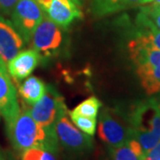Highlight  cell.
Wrapping results in <instances>:
<instances>
[{
    "mask_svg": "<svg viewBox=\"0 0 160 160\" xmlns=\"http://www.w3.org/2000/svg\"><path fill=\"white\" fill-rule=\"evenodd\" d=\"M6 134L16 151L22 153L31 148H40L56 154L59 150L56 133L48 132L38 124L29 109L20 110L13 119L6 123Z\"/></svg>",
    "mask_w": 160,
    "mask_h": 160,
    "instance_id": "cell-1",
    "label": "cell"
},
{
    "mask_svg": "<svg viewBox=\"0 0 160 160\" xmlns=\"http://www.w3.org/2000/svg\"><path fill=\"white\" fill-rule=\"evenodd\" d=\"M127 48L144 91L149 96L160 94L159 49L132 32Z\"/></svg>",
    "mask_w": 160,
    "mask_h": 160,
    "instance_id": "cell-2",
    "label": "cell"
},
{
    "mask_svg": "<svg viewBox=\"0 0 160 160\" xmlns=\"http://www.w3.org/2000/svg\"><path fill=\"white\" fill-rule=\"evenodd\" d=\"M132 138L141 144L145 155L160 141V102L155 98L141 101L126 113Z\"/></svg>",
    "mask_w": 160,
    "mask_h": 160,
    "instance_id": "cell-3",
    "label": "cell"
},
{
    "mask_svg": "<svg viewBox=\"0 0 160 160\" xmlns=\"http://www.w3.org/2000/svg\"><path fill=\"white\" fill-rule=\"evenodd\" d=\"M98 135L109 148H117L125 144L132 138L126 113L119 109H102L98 122Z\"/></svg>",
    "mask_w": 160,
    "mask_h": 160,
    "instance_id": "cell-4",
    "label": "cell"
},
{
    "mask_svg": "<svg viewBox=\"0 0 160 160\" xmlns=\"http://www.w3.org/2000/svg\"><path fill=\"white\" fill-rule=\"evenodd\" d=\"M29 110L35 121L50 132H55L58 119L69 112L62 94L52 85L46 86L44 96Z\"/></svg>",
    "mask_w": 160,
    "mask_h": 160,
    "instance_id": "cell-5",
    "label": "cell"
},
{
    "mask_svg": "<svg viewBox=\"0 0 160 160\" xmlns=\"http://www.w3.org/2000/svg\"><path fill=\"white\" fill-rule=\"evenodd\" d=\"M68 114L69 112L63 114L55 124L59 146L69 155L82 157L92 149L93 140L91 135L75 126L68 118Z\"/></svg>",
    "mask_w": 160,
    "mask_h": 160,
    "instance_id": "cell-6",
    "label": "cell"
},
{
    "mask_svg": "<svg viewBox=\"0 0 160 160\" xmlns=\"http://www.w3.org/2000/svg\"><path fill=\"white\" fill-rule=\"evenodd\" d=\"M32 48L38 52L41 58L52 57L61 51L63 43L62 28L44 17L38 25L31 38Z\"/></svg>",
    "mask_w": 160,
    "mask_h": 160,
    "instance_id": "cell-7",
    "label": "cell"
},
{
    "mask_svg": "<svg viewBox=\"0 0 160 160\" xmlns=\"http://www.w3.org/2000/svg\"><path fill=\"white\" fill-rule=\"evenodd\" d=\"M45 17V12L34 0H19L11 13L12 22L26 43H29L35 29Z\"/></svg>",
    "mask_w": 160,
    "mask_h": 160,
    "instance_id": "cell-8",
    "label": "cell"
},
{
    "mask_svg": "<svg viewBox=\"0 0 160 160\" xmlns=\"http://www.w3.org/2000/svg\"><path fill=\"white\" fill-rule=\"evenodd\" d=\"M20 110L16 88L11 80L6 63L0 59V114L7 123L13 119Z\"/></svg>",
    "mask_w": 160,
    "mask_h": 160,
    "instance_id": "cell-9",
    "label": "cell"
},
{
    "mask_svg": "<svg viewBox=\"0 0 160 160\" xmlns=\"http://www.w3.org/2000/svg\"><path fill=\"white\" fill-rule=\"evenodd\" d=\"M26 45L12 21L0 15V59L7 64Z\"/></svg>",
    "mask_w": 160,
    "mask_h": 160,
    "instance_id": "cell-10",
    "label": "cell"
},
{
    "mask_svg": "<svg viewBox=\"0 0 160 160\" xmlns=\"http://www.w3.org/2000/svg\"><path fill=\"white\" fill-rule=\"evenodd\" d=\"M45 12L46 17L62 29H67L75 20L83 16L79 6L71 0H52Z\"/></svg>",
    "mask_w": 160,
    "mask_h": 160,
    "instance_id": "cell-11",
    "label": "cell"
},
{
    "mask_svg": "<svg viewBox=\"0 0 160 160\" xmlns=\"http://www.w3.org/2000/svg\"><path fill=\"white\" fill-rule=\"evenodd\" d=\"M41 56L32 49L22 50L6 64L7 70L12 78L16 81L26 78L38 67Z\"/></svg>",
    "mask_w": 160,
    "mask_h": 160,
    "instance_id": "cell-12",
    "label": "cell"
},
{
    "mask_svg": "<svg viewBox=\"0 0 160 160\" xmlns=\"http://www.w3.org/2000/svg\"><path fill=\"white\" fill-rule=\"evenodd\" d=\"M132 33L137 34L160 50V30L143 11H140L135 18V26Z\"/></svg>",
    "mask_w": 160,
    "mask_h": 160,
    "instance_id": "cell-13",
    "label": "cell"
},
{
    "mask_svg": "<svg viewBox=\"0 0 160 160\" xmlns=\"http://www.w3.org/2000/svg\"><path fill=\"white\" fill-rule=\"evenodd\" d=\"M46 91V85L42 79L37 77H30L22 82L19 88L18 92L22 100L30 106L34 105L44 96Z\"/></svg>",
    "mask_w": 160,
    "mask_h": 160,
    "instance_id": "cell-14",
    "label": "cell"
},
{
    "mask_svg": "<svg viewBox=\"0 0 160 160\" xmlns=\"http://www.w3.org/2000/svg\"><path fill=\"white\" fill-rule=\"evenodd\" d=\"M109 160H144L145 153L135 139H129L117 148H109Z\"/></svg>",
    "mask_w": 160,
    "mask_h": 160,
    "instance_id": "cell-15",
    "label": "cell"
},
{
    "mask_svg": "<svg viewBox=\"0 0 160 160\" xmlns=\"http://www.w3.org/2000/svg\"><path fill=\"white\" fill-rule=\"evenodd\" d=\"M91 9L95 17H104L126 9V0H92Z\"/></svg>",
    "mask_w": 160,
    "mask_h": 160,
    "instance_id": "cell-16",
    "label": "cell"
},
{
    "mask_svg": "<svg viewBox=\"0 0 160 160\" xmlns=\"http://www.w3.org/2000/svg\"><path fill=\"white\" fill-rule=\"evenodd\" d=\"M101 108H102V102H100V100L95 96H91L83 101L73 110L69 111V113L96 118L98 112Z\"/></svg>",
    "mask_w": 160,
    "mask_h": 160,
    "instance_id": "cell-17",
    "label": "cell"
},
{
    "mask_svg": "<svg viewBox=\"0 0 160 160\" xmlns=\"http://www.w3.org/2000/svg\"><path fill=\"white\" fill-rule=\"evenodd\" d=\"M69 118L71 121L73 122L75 126H77L78 129L82 132H86L87 134L93 136L95 131H96V118H88L85 116H80V115H76L69 113Z\"/></svg>",
    "mask_w": 160,
    "mask_h": 160,
    "instance_id": "cell-18",
    "label": "cell"
},
{
    "mask_svg": "<svg viewBox=\"0 0 160 160\" xmlns=\"http://www.w3.org/2000/svg\"><path fill=\"white\" fill-rule=\"evenodd\" d=\"M22 160H56L54 153L40 148H31L23 151Z\"/></svg>",
    "mask_w": 160,
    "mask_h": 160,
    "instance_id": "cell-19",
    "label": "cell"
},
{
    "mask_svg": "<svg viewBox=\"0 0 160 160\" xmlns=\"http://www.w3.org/2000/svg\"><path fill=\"white\" fill-rule=\"evenodd\" d=\"M141 10L148 15L156 27L160 30V6L150 4L149 6H142Z\"/></svg>",
    "mask_w": 160,
    "mask_h": 160,
    "instance_id": "cell-20",
    "label": "cell"
},
{
    "mask_svg": "<svg viewBox=\"0 0 160 160\" xmlns=\"http://www.w3.org/2000/svg\"><path fill=\"white\" fill-rule=\"evenodd\" d=\"M18 2L19 0H0V12L6 15H11Z\"/></svg>",
    "mask_w": 160,
    "mask_h": 160,
    "instance_id": "cell-21",
    "label": "cell"
},
{
    "mask_svg": "<svg viewBox=\"0 0 160 160\" xmlns=\"http://www.w3.org/2000/svg\"><path fill=\"white\" fill-rule=\"evenodd\" d=\"M144 160H160V141L145 155Z\"/></svg>",
    "mask_w": 160,
    "mask_h": 160,
    "instance_id": "cell-22",
    "label": "cell"
},
{
    "mask_svg": "<svg viewBox=\"0 0 160 160\" xmlns=\"http://www.w3.org/2000/svg\"><path fill=\"white\" fill-rule=\"evenodd\" d=\"M149 4V0H126V8Z\"/></svg>",
    "mask_w": 160,
    "mask_h": 160,
    "instance_id": "cell-23",
    "label": "cell"
},
{
    "mask_svg": "<svg viewBox=\"0 0 160 160\" xmlns=\"http://www.w3.org/2000/svg\"><path fill=\"white\" fill-rule=\"evenodd\" d=\"M36 3H38L39 6L43 9L44 12L47 10V8L50 6L52 0H34Z\"/></svg>",
    "mask_w": 160,
    "mask_h": 160,
    "instance_id": "cell-24",
    "label": "cell"
},
{
    "mask_svg": "<svg viewBox=\"0 0 160 160\" xmlns=\"http://www.w3.org/2000/svg\"><path fill=\"white\" fill-rule=\"evenodd\" d=\"M71 1H72L73 3H75L78 6H81L83 5V3H84L85 0H71Z\"/></svg>",
    "mask_w": 160,
    "mask_h": 160,
    "instance_id": "cell-25",
    "label": "cell"
},
{
    "mask_svg": "<svg viewBox=\"0 0 160 160\" xmlns=\"http://www.w3.org/2000/svg\"><path fill=\"white\" fill-rule=\"evenodd\" d=\"M149 4H154L160 6V0H149Z\"/></svg>",
    "mask_w": 160,
    "mask_h": 160,
    "instance_id": "cell-26",
    "label": "cell"
},
{
    "mask_svg": "<svg viewBox=\"0 0 160 160\" xmlns=\"http://www.w3.org/2000/svg\"><path fill=\"white\" fill-rule=\"evenodd\" d=\"M0 160H6L5 158V155L2 152V150L0 149Z\"/></svg>",
    "mask_w": 160,
    "mask_h": 160,
    "instance_id": "cell-27",
    "label": "cell"
},
{
    "mask_svg": "<svg viewBox=\"0 0 160 160\" xmlns=\"http://www.w3.org/2000/svg\"><path fill=\"white\" fill-rule=\"evenodd\" d=\"M0 115H1V114H0Z\"/></svg>",
    "mask_w": 160,
    "mask_h": 160,
    "instance_id": "cell-28",
    "label": "cell"
}]
</instances>
